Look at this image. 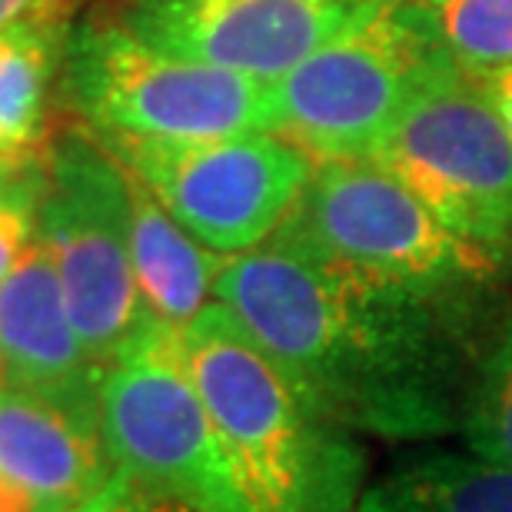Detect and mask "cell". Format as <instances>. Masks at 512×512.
<instances>
[{"label": "cell", "mask_w": 512, "mask_h": 512, "mask_svg": "<svg viewBox=\"0 0 512 512\" xmlns=\"http://www.w3.org/2000/svg\"><path fill=\"white\" fill-rule=\"evenodd\" d=\"M100 140L193 240L220 256L270 240L313 173V160L276 133L183 143Z\"/></svg>", "instance_id": "cell-9"}, {"label": "cell", "mask_w": 512, "mask_h": 512, "mask_svg": "<svg viewBox=\"0 0 512 512\" xmlns=\"http://www.w3.org/2000/svg\"><path fill=\"white\" fill-rule=\"evenodd\" d=\"M60 94L100 137L183 143L270 133V87L167 54L120 20L70 27Z\"/></svg>", "instance_id": "cell-3"}, {"label": "cell", "mask_w": 512, "mask_h": 512, "mask_svg": "<svg viewBox=\"0 0 512 512\" xmlns=\"http://www.w3.org/2000/svg\"><path fill=\"white\" fill-rule=\"evenodd\" d=\"M74 4H54L0 30V153L40 150L60 87Z\"/></svg>", "instance_id": "cell-14"}, {"label": "cell", "mask_w": 512, "mask_h": 512, "mask_svg": "<svg viewBox=\"0 0 512 512\" xmlns=\"http://www.w3.org/2000/svg\"><path fill=\"white\" fill-rule=\"evenodd\" d=\"M54 4H74V0H0V30Z\"/></svg>", "instance_id": "cell-21"}, {"label": "cell", "mask_w": 512, "mask_h": 512, "mask_svg": "<svg viewBox=\"0 0 512 512\" xmlns=\"http://www.w3.org/2000/svg\"><path fill=\"white\" fill-rule=\"evenodd\" d=\"M380 0H133L120 24L167 54L276 84Z\"/></svg>", "instance_id": "cell-10"}, {"label": "cell", "mask_w": 512, "mask_h": 512, "mask_svg": "<svg viewBox=\"0 0 512 512\" xmlns=\"http://www.w3.org/2000/svg\"><path fill=\"white\" fill-rule=\"evenodd\" d=\"M97 419L117 473L197 512H253L183 363L177 326L150 323L100 370Z\"/></svg>", "instance_id": "cell-7"}, {"label": "cell", "mask_w": 512, "mask_h": 512, "mask_svg": "<svg viewBox=\"0 0 512 512\" xmlns=\"http://www.w3.org/2000/svg\"><path fill=\"white\" fill-rule=\"evenodd\" d=\"M459 433L469 453L512 466V316L479 356Z\"/></svg>", "instance_id": "cell-17"}, {"label": "cell", "mask_w": 512, "mask_h": 512, "mask_svg": "<svg viewBox=\"0 0 512 512\" xmlns=\"http://www.w3.org/2000/svg\"><path fill=\"white\" fill-rule=\"evenodd\" d=\"M190 380L253 512H356V433L323 416L223 303L177 330Z\"/></svg>", "instance_id": "cell-2"}, {"label": "cell", "mask_w": 512, "mask_h": 512, "mask_svg": "<svg viewBox=\"0 0 512 512\" xmlns=\"http://www.w3.org/2000/svg\"><path fill=\"white\" fill-rule=\"evenodd\" d=\"M459 237H512V137L486 84L443 57L426 70L373 157Z\"/></svg>", "instance_id": "cell-8"}, {"label": "cell", "mask_w": 512, "mask_h": 512, "mask_svg": "<svg viewBox=\"0 0 512 512\" xmlns=\"http://www.w3.org/2000/svg\"><path fill=\"white\" fill-rule=\"evenodd\" d=\"M280 240L227 256L213 300L296 389L356 436L429 443L459 433L479 360H463L436 300Z\"/></svg>", "instance_id": "cell-1"}, {"label": "cell", "mask_w": 512, "mask_h": 512, "mask_svg": "<svg viewBox=\"0 0 512 512\" xmlns=\"http://www.w3.org/2000/svg\"><path fill=\"white\" fill-rule=\"evenodd\" d=\"M356 512H512V466L476 453L409 459L366 486Z\"/></svg>", "instance_id": "cell-15"}, {"label": "cell", "mask_w": 512, "mask_h": 512, "mask_svg": "<svg viewBox=\"0 0 512 512\" xmlns=\"http://www.w3.org/2000/svg\"><path fill=\"white\" fill-rule=\"evenodd\" d=\"M70 512H197V509L167 493H157V489L143 486L124 473H114V479L97 496H90L84 506Z\"/></svg>", "instance_id": "cell-19"}, {"label": "cell", "mask_w": 512, "mask_h": 512, "mask_svg": "<svg viewBox=\"0 0 512 512\" xmlns=\"http://www.w3.org/2000/svg\"><path fill=\"white\" fill-rule=\"evenodd\" d=\"M0 383L97 413L100 366L80 340L40 240L0 283Z\"/></svg>", "instance_id": "cell-12"}, {"label": "cell", "mask_w": 512, "mask_h": 512, "mask_svg": "<svg viewBox=\"0 0 512 512\" xmlns=\"http://www.w3.org/2000/svg\"><path fill=\"white\" fill-rule=\"evenodd\" d=\"M273 240L423 293L489 280L503 260L499 250L449 230L376 160H316Z\"/></svg>", "instance_id": "cell-4"}, {"label": "cell", "mask_w": 512, "mask_h": 512, "mask_svg": "<svg viewBox=\"0 0 512 512\" xmlns=\"http://www.w3.org/2000/svg\"><path fill=\"white\" fill-rule=\"evenodd\" d=\"M44 160L37 240L60 276L90 360L104 370L157 323L133 276L127 170L84 124L60 130Z\"/></svg>", "instance_id": "cell-5"}, {"label": "cell", "mask_w": 512, "mask_h": 512, "mask_svg": "<svg viewBox=\"0 0 512 512\" xmlns=\"http://www.w3.org/2000/svg\"><path fill=\"white\" fill-rule=\"evenodd\" d=\"M44 183H47V160L40 153L0 193V283L20 263V256L37 243V217H40V200H44Z\"/></svg>", "instance_id": "cell-18"}, {"label": "cell", "mask_w": 512, "mask_h": 512, "mask_svg": "<svg viewBox=\"0 0 512 512\" xmlns=\"http://www.w3.org/2000/svg\"><path fill=\"white\" fill-rule=\"evenodd\" d=\"M439 50L473 77L512 67V0H416Z\"/></svg>", "instance_id": "cell-16"}, {"label": "cell", "mask_w": 512, "mask_h": 512, "mask_svg": "<svg viewBox=\"0 0 512 512\" xmlns=\"http://www.w3.org/2000/svg\"><path fill=\"white\" fill-rule=\"evenodd\" d=\"M127 170V167H124ZM127 200H130V256L140 296L147 310L160 323L180 326L190 323L203 306L213 303L220 266L227 256L197 243L167 207L127 170Z\"/></svg>", "instance_id": "cell-13"}, {"label": "cell", "mask_w": 512, "mask_h": 512, "mask_svg": "<svg viewBox=\"0 0 512 512\" xmlns=\"http://www.w3.org/2000/svg\"><path fill=\"white\" fill-rule=\"evenodd\" d=\"M483 84L489 90V97H493L496 110L503 114L506 130H509V137H512V67L499 70V74H493V77H483Z\"/></svg>", "instance_id": "cell-20"}, {"label": "cell", "mask_w": 512, "mask_h": 512, "mask_svg": "<svg viewBox=\"0 0 512 512\" xmlns=\"http://www.w3.org/2000/svg\"><path fill=\"white\" fill-rule=\"evenodd\" d=\"M114 473L94 409L0 383V512H70Z\"/></svg>", "instance_id": "cell-11"}, {"label": "cell", "mask_w": 512, "mask_h": 512, "mask_svg": "<svg viewBox=\"0 0 512 512\" xmlns=\"http://www.w3.org/2000/svg\"><path fill=\"white\" fill-rule=\"evenodd\" d=\"M443 57L416 0H380L270 84V133L313 163L370 160L426 70Z\"/></svg>", "instance_id": "cell-6"}, {"label": "cell", "mask_w": 512, "mask_h": 512, "mask_svg": "<svg viewBox=\"0 0 512 512\" xmlns=\"http://www.w3.org/2000/svg\"><path fill=\"white\" fill-rule=\"evenodd\" d=\"M40 153H44V147L30 150V153H0V193H4L10 183H14L20 173H24L30 163L40 157Z\"/></svg>", "instance_id": "cell-22"}]
</instances>
